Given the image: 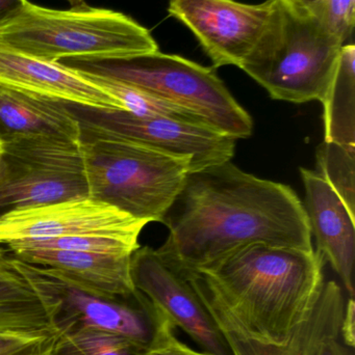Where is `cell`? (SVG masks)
Listing matches in <instances>:
<instances>
[{
    "mask_svg": "<svg viewBox=\"0 0 355 355\" xmlns=\"http://www.w3.org/2000/svg\"><path fill=\"white\" fill-rule=\"evenodd\" d=\"M160 223L169 235L158 252L181 275L249 244L314 250L296 192L231 162L189 173Z\"/></svg>",
    "mask_w": 355,
    "mask_h": 355,
    "instance_id": "1",
    "label": "cell"
},
{
    "mask_svg": "<svg viewBox=\"0 0 355 355\" xmlns=\"http://www.w3.org/2000/svg\"><path fill=\"white\" fill-rule=\"evenodd\" d=\"M317 250L254 243L181 275L195 290L229 348L283 346L308 320L324 287Z\"/></svg>",
    "mask_w": 355,
    "mask_h": 355,
    "instance_id": "2",
    "label": "cell"
},
{
    "mask_svg": "<svg viewBox=\"0 0 355 355\" xmlns=\"http://www.w3.org/2000/svg\"><path fill=\"white\" fill-rule=\"evenodd\" d=\"M0 41L48 62L114 60L158 50L150 31L123 12L87 3L52 10L28 0L0 19Z\"/></svg>",
    "mask_w": 355,
    "mask_h": 355,
    "instance_id": "3",
    "label": "cell"
},
{
    "mask_svg": "<svg viewBox=\"0 0 355 355\" xmlns=\"http://www.w3.org/2000/svg\"><path fill=\"white\" fill-rule=\"evenodd\" d=\"M345 44L314 12L279 0L270 26L240 69L272 99L322 101Z\"/></svg>",
    "mask_w": 355,
    "mask_h": 355,
    "instance_id": "4",
    "label": "cell"
},
{
    "mask_svg": "<svg viewBox=\"0 0 355 355\" xmlns=\"http://www.w3.org/2000/svg\"><path fill=\"white\" fill-rule=\"evenodd\" d=\"M89 198L160 223L191 172V160L101 133L81 131Z\"/></svg>",
    "mask_w": 355,
    "mask_h": 355,
    "instance_id": "5",
    "label": "cell"
},
{
    "mask_svg": "<svg viewBox=\"0 0 355 355\" xmlns=\"http://www.w3.org/2000/svg\"><path fill=\"white\" fill-rule=\"evenodd\" d=\"M75 70L110 77L170 102L236 141L252 135L250 114L233 98L216 69L160 50L114 60H65Z\"/></svg>",
    "mask_w": 355,
    "mask_h": 355,
    "instance_id": "6",
    "label": "cell"
},
{
    "mask_svg": "<svg viewBox=\"0 0 355 355\" xmlns=\"http://www.w3.org/2000/svg\"><path fill=\"white\" fill-rule=\"evenodd\" d=\"M0 214L89 198L81 141L29 137L0 144Z\"/></svg>",
    "mask_w": 355,
    "mask_h": 355,
    "instance_id": "7",
    "label": "cell"
},
{
    "mask_svg": "<svg viewBox=\"0 0 355 355\" xmlns=\"http://www.w3.org/2000/svg\"><path fill=\"white\" fill-rule=\"evenodd\" d=\"M27 266L58 336L104 331L125 338L145 349L156 338L164 315L141 292L129 297L99 295L41 267Z\"/></svg>",
    "mask_w": 355,
    "mask_h": 355,
    "instance_id": "8",
    "label": "cell"
},
{
    "mask_svg": "<svg viewBox=\"0 0 355 355\" xmlns=\"http://www.w3.org/2000/svg\"><path fill=\"white\" fill-rule=\"evenodd\" d=\"M81 131L101 133L191 160V172L231 162L236 139L201 123L169 116H137L68 103ZM190 172V173H191Z\"/></svg>",
    "mask_w": 355,
    "mask_h": 355,
    "instance_id": "9",
    "label": "cell"
},
{
    "mask_svg": "<svg viewBox=\"0 0 355 355\" xmlns=\"http://www.w3.org/2000/svg\"><path fill=\"white\" fill-rule=\"evenodd\" d=\"M279 0H168V12L192 31L213 68L241 67L272 22Z\"/></svg>",
    "mask_w": 355,
    "mask_h": 355,
    "instance_id": "10",
    "label": "cell"
},
{
    "mask_svg": "<svg viewBox=\"0 0 355 355\" xmlns=\"http://www.w3.org/2000/svg\"><path fill=\"white\" fill-rule=\"evenodd\" d=\"M147 223L94 198H74L1 213L0 244L81 236L140 237Z\"/></svg>",
    "mask_w": 355,
    "mask_h": 355,
    "instance_id": "11",
    "label": "cell"
},
{
    "mask_svg": "<svg viewBox=\"0 0 355 355\" xmlns=\"http://www.w3.org/2000/svg\"><path fill=\"white\" fill-rule=\"evenodd\" d=\"M131 279L152 306L175 329L185 331L204 352L233 355L216 321L189 282L171 268L158 250L140 246L131 263Z\"/></svg>",
    "mask_w": 355,
    "mask_h": 355,
    "instance_id": "12",
    "label": "cell"
},
{
    "mask_svg": "<svg viewBox=\"0 0 355 355\" xmlns=\"http://www.w3.org/2000/svg\"><path fill=\"white\" fill-rule=\"evenodd\" d=\"M0 85L67 103L121 110L118 102L74 69L31 58L0 41Z\"/></svg>",
    "mask_w": 355,
    "mask_h": 355,
    "instance_id": "13",
    "label": "cell"
},
{
    "mask_svg": "<svg viewBox=\"0 0 355 355\" xmlns=\"http://www.w3.org/2000/svg\"><path fill=\"white\" fill-rule=\"evenodd\" d=\"M306 190V216L317 252L331 263L354 298L355 217L341 198L315 171L300 168Z\"/></svg>",
    "mask_w": 355,
    "mask_h": 355,
    "instance_id": "14",
    "label": "cell"
},
{
    "mask_svg": "<svg viewBox=\"0 0 355 355\" xmlns=\"http://www.w3.org/2000/svg\"><path fill=\"white\" fill-rule=\"evenodd\" d=\"M10 254L92 293L129 297L138 292L131 279V256L51 250H16Z\"/></svg>",
    "mask_w": 355,
    "mask_h": 355,
    "instance_id": "15",
    "label": "cell"
},
{
    "mask_svg": "<svg viewBox=\"0 0 355 355\" xmlns=\"http://www.w3.org/2000/svg\"><path fill=\"white\" fill-rule=\"evenodd\" d=\"M29 137L79 141L81 126L67 102L0 85V144Z\"/></svg>",
    "mask_w": 355,
    "mask_h": 355,
    "instance_id": "16",
    "label": "cell"
},
{
    "mask_svg": "<svg viewBox=\"0 0 355 355\" xmlns=\"http://www.w3.org/2000/svg\"><path fill=\"white\" fill-rule=\"evenodd\" d=\"M0 246V333L58 336L26 263Z\"/></svg>",
    "mask_w": 355,
    "mask_h": 355,
    "instance_id": "17",
    "label": "cell"
},
{
    "mask_svg": "<svg viewBox=\"0 0 355 355\" xmlns=\"http://www.w3.org/2000/svg\"><path fill=\"white\" fill-rule=\"evenodd\" d=\"M341 287L327 282L314 312L283 346L243 344L231 348L233 355H314L320 344L331 336H340L345 310Z\"/></svg>",
    "mask_w": 355,
    "mask_h": 355,
    "instance_id": "18",
    "label": "cell"
},
{
    "mask_svg": "<svg viewBox=\"0 0 355 355\" xmlns=\"http://www.w3.org/2000/svg\"><path fill=\"white\" fill-rule=\"evenodd\" d=\"M324 141L355 149V47H342L339 62L324 99Z\"/></svg>",
    "mask_w": 355,
    "mask_h": 355,
    "instance_id": "19",
    "label": "cell"
},
{
    "mask_svg": "<svg viewBox=\"0 0 355 355\" xmlns=\"http://www.w3.org/2000/svg\"><path fill=\"white\" fill-rule=\"evenodd\" d=\"M75 70V69H74ZM83 75L88 80L97 85L102 91L106 92L110 97L114 98L121 110L131 112L137 116H169L179 120L190 121V122L201 123L200 119L179 106L174 105L170 102L158 99L146 92L141 91L137 87H131L126 83H121L110 77L75 70Z\"/></svg>",
    "mask_w": 355,
    "mask_h": 355,
    "instance_id": "20",
    "label": "cell"
},
{
    "mask_svg": "<svg viewBox=\"0 0 355 355\" xmlns=\"http://www.w3.org/2000/svg\"><path fill=\"white\" fill-rule=\"evenodd\" d=\"M316 159L317 174L355 217V149L323 141L317 149Z\"/></svg>",
    "mask_w": 355,
    "mask_h": 355,
    "instance_id": "21",
    "label": "cell"
},
{
    "mask_svg": "<svg viewBox=\"0 0 355 355\" xmlns=\"http://www.w3.org/2000/svg\"><path fill=\"white\" fill-rule=\"evenodd\" d=\"M8 250H74L96 254L133 256L140 248L139 237L135 236H81L46 240H22L6 244Z\"/></svg>",
    "mask_w": 355,
    "mask_h": 355,
    "instance_id": "22",
    "label": "cell"
},
{
    "mask_svg": "<svg viewBox=\"0 0 355 355\" xmlns=\"http://www.w3.org/2000/svg\"><path fill=\"white\" fill-rule=\"evenodd\" d=\"M145 350L113 334L81 331L56 336L49 355H143Z\"/></svg>",
    "mask_w": 355,
    "mask_h": 355,
    "instance_id": "23",
    "label": "cell"
},
{
    "mask_svg": "<svg viewBox=\"0 0 355 355\" xmlns=\"http://www.w3.org/2000/svg\"><path fill=\"white\" fill-rule=\"evenodd\" d=\"M355 0H319L308 8L344 44L352 37L355 23Z\"/></svg>",
    "mask_w": 355,
    "mask_h": 355,
    "instance_id": "24",
    "label": "cell"
},
{
    "mask_svg": "<svg viewBox=\"0 0 355 355\" xmlns=\"http://www.w3.org/2000/svg\"><path fill=\"white\" fill-rule=\"evenodd\" d=\"M56 338L0 333V355H49Z\"/></svg>",
    "mask_w": 355,
    "mask_h": 355,
    "instance_id": "25",
    "label": "cell"
},
{
    "mask_svg": "<svg viewBox=\"0 0 355 355\" xmlns=\"http://www.w3.org/2000/svg\"><path fill=\"white\" fill-rule=\"evenodd\" d=\"M175 329L169 319L163 317L156 338L143 355H216L208 352H197L181 343L175 336Z\"/></svg>",
    "mask_w": 355,
    "mask_h": 355,
    "instance_id": "26",
    "label": "cell"
},
{
    "mask_svg": "<svg viewBox=\"0 0 355 355\" xmlns=\"http://www.w3.org/2000/svg\"><path fill=\"white\" fill-rule=\"evenodd\" d=\"M355 304L354 298H350L345 304L343 319L341 323V334L340 337L343 340V343L348 347L354 349L355 341L354 327Z\"/></svg>",
    "mask_w": 355,
    "mask_h": 355,
    "instance_id": "27",
    "label": "cell"
},
{
    "mask_svg": "<svg viewBox=\"0 0 355 355\" xmlns=\"http://www.w3.org/2000/svg\"><path fill=\"white\" fill-rule=\"evenodd\" d=\"M340 336H331L319 346L314 355H354L352 348L340 341Z\"/></svg>",
    "mask_w": 355,
    "mask_h": 355,
    "instance_id": "28",
    "label": "cell"
},
{
    "mask_svg": "<svg viewBox=\"0 0 355 355\" xmlns=\"http://www.w3.org/2000/svg\"><path fill=\"white\" fill-rule=\"evenodd\" d=\"M25 0H0V19L18 10Z\"/></svg>",
    "mask_w": 355,
    "mask_h": 355,
    "instance_id": "29",
    "label": "cell"
},
{
    "mask_svg": "<svg viewBox=\"0 0 355 355\" xmlns=\"http://www.w3.org/2000/svg\"><path fill=\"white\" fill-rule=\"evenodd\" d=\"M292 3L295 4V6H300V8H312L314 4H316L319 0H289Z\"/></svg>",
    "mask_w": 355,
    "mask_h": 355,
    "instance_id": "30",
    "label": "cell"
},
{
    "mask_svg": "<svg viewBox=\"0 0 355 355\" xmlns=\"http://www.w3.org/2000/svg\"><path fill=\"white\" fill-rule=\"evenodd\" d=\"M66 1L70 3L71 8H77L85 4V0H66Z\"/></svg>",
    "mask_w": 355,
    "mask_h": 355,
    "instance_id": "31",
    "label": "cell"
},
{
    "mask_svg": "<svg viewBox=\"0 0 355 355\" xmlns=\"http://www.w3.org/2000/svg\"><path fill=\"white\" fill-rule=\"evenodd\" d=\"M1 164H2V150H1V147H0V170H1Z\"/></svg>",
    "mask_w": 355,
    "mask_h": 355,
    "instance_id": "32",
    "label": "cell"
}]
</instances>
